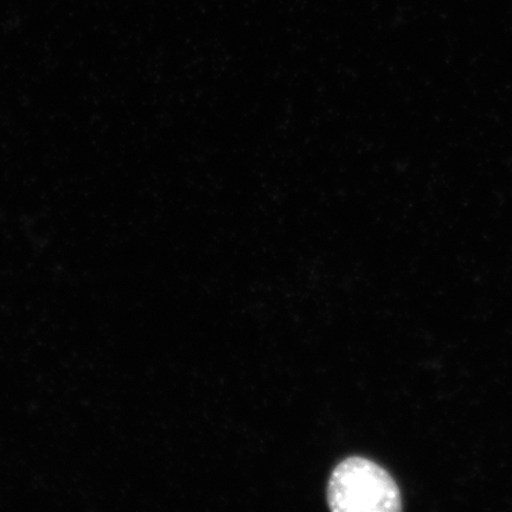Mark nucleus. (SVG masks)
Returning a JSON list of instances; mask_svg holds the SVG:
<instances>
[{"mask_svg":"<svg viewBox=\"0 0 512 512\" xmlns=\"http://www.w3.org/2000/svg\"><path fill=\"white\" fill-rule=\"evenodd\" d=\"M328 503L335 512H396L401 510L398 485L381 466L361 457L339 464L329 482Z\"/></svg>","mask_w":512,"mask_h":512,"instance_id":"obj_1","label":"nucleus"}]
</instances>
